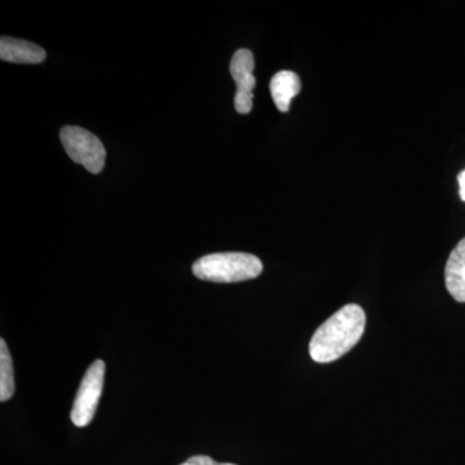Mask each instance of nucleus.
Segmentation results:
<instances>
[{
    "label": "nucleus",
    "instance_id": "nucleus-5",
    "mask_svg": "<svg viewBox=\"0 0 465 465\" xmlns=\"http://www.w3.org/2000/svg\"><path fill=\"white\" fill-rule=\"evenodd\" d=\"M255 58L250 50H238L232 54L231 61V74L237 84V94L234 96L235 110L240 114H249L252 110L253 88L256 78L253 75Z\"/></svg>",
    "mask_w": 465,
    "mask_h": 465
},
{
    "label": "nucleus",
    "instance_id": "nucleus-6",
    "mask_svg": "<svg viewBox=\"0 0 465 465\" xmlns=\"http://www.w3.org/2000/svg\"><path fill=\"white\" fill-rule=\"evenodd\" d=\"M47 54L38 45L21 39L3 36L0 39V58L14 64H41Z\"/></svg>",
    "mask_w": 465,
    "mask_h": 465
},
{
    "label": "nucleus",
    "instance_id": "nucleus-2",
    "mask_svg": "<svg viewBox=\"0 0 465 465\" xmlns=\"http://www.w3.org/2000/svg\"><path fill=\"white\" fill-rule=\"evenodd\" d=\"M262 272V260L244 252L211 253L193 265L195 277L215 283L243 282L259 277Z\"/></svg>",
    "mask_w": 465,
    "mask_h": 465
},
{
    "label": "nucleus",
    "instance_id": "nucleus-10",
    "mask_svg": "<svg viewBox=\"0 0 465 465\" xmlns=\"http://www.w3.org/2000/svg\"><path fill=\"white\" fill-rule=\"evenodd\" d=\"M180 465H235L232 463H217L213 458L206 457V455H195V457L189 458L185 463Z\"/></svg>",
    "mask_w": 465,
    "mask_h": 465
},
{
    "label": "nucleus",
    "instance_id": "nucleus-4",
    "mask_svg": "<svg viewBox=\"0 0 465 465\" xmlns=\"http://www.w3.org/2000/svg\"><path fill=\"white\" fill-rule=\"evenodd\" d=\"M105 369V362L97 360L85 371L75 396L72 414H70V418L76 427L84 428L90 424L96 414L101 393H103Z\"/></svg>",
    "mask_w": 465,
    "mask_h": 465
},
{
    "label": "nucleus",
    "instance_id": "nucleus-3",
    "mask_svg": "<svg viewBox=\"0 0 465 465\" xmlns=\"http://www.w3.org/2000/svg\"><path fill=\"white\" fill-rule=\"evenodd\" d=\"M66 154L91 173H100L105 167L106 150L99 137L84 128L67 125L60 133Z\"/></svg>",
    "mask_w": 465,
    "mask_h": 465
},
{
    "label": "nucleus",
    "instance_id": "nucleus-8",
    "mask_svg": "<svg viewBox=\"0 0 465 465\" xmlns=\"http://www.w3.org/2000/svg\"><path fill=\"white\" fill-rule=\"evenodd\" d=\"M302 90V82L296 73L290 70L277 73L271 81V94L280 112H289L291 101L298 96Z\"/></svg>",
    "mask_w": 465,
    "mask_h": 465
},
{
    "label": "nucleus",
    "instance_id": "nucleus-7",
    "mask_svg": "<svg viewBox=\"0 0 465 465\" xmlns=\"http://www.w3.org/2000/svg\"><path fill=\"white\" fill-rule=\"evenodd\" d=\"M445 281L450 295L459 302H465V238L450 253Z\"/></svg>",
    "mask_w": 465,
    "mask_h": 465
},
{
    "label": "nucleus",
    "instance_id": "nucleus-9",
    "mask_svg": "<svg viewBox=\"0 0 465 465\" xmlns=\"http://www.w3.org/2000/svg\"><path fill=\"white\" fill-rule=\"evenodd\" d=\"M15 393V371L11 353L5 339L0 341V401L11 400Z\"/></svg>",
    "mask_w": 465,
    "mask_h": 465
},
{
    "label": "nucleus",
    "instance_id": "nucleus-11",
    "mask_svg": "<svg viewBox=\"0 0 465 465\" xmlns=\"http://www.w3.org/2000/svg\"><path fill=\"white\" fill-rule=\"evenodd\" d=\"M459 188H460V198L465 202V170L458 176Z\"/></svg>",
    "mask_w": 465,
    "mask_h": 465
},
{
    "label": "nucleus",
    "instance_id": "nucleus-1",
    "mask_svg": "<svg viewBox=\"0 0 465 465\" xmlns=\"http://www.w3.org/2000/svg\"><path fill=\"white\" fill-rule=\"evenodd\" d=\"M366 314L357 304H348L336 312L314 332L309 353L318 363H329L347 354L362 338Z\"/></svg>",
    "mask_w": 465,
    "mask_h": 465
}]
</instances>
